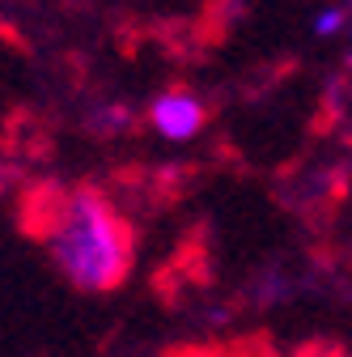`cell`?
Here are the masks:
<instances>
[{
	"label": "cell",
	"instance_id": "1",
	"mask_svg": "<svg viewBox=\"0 0 352 357\" xmlns=\"http://www.w3.org/2000/svg\"><path fill=\"white\" fill-rule=\"evenodd\" d=\"M22 226L47 243L60 273L85 294L119 289L136 259L131 226L98 188L38 183L22 196Z\"/></svg>",
	"mask_w": 352,
	"mask_h": 357
},
{
	"label": "cell",
	"instance_id": "2",
	"mask_svg": "<svg viewBox=\"0 0 352 357\" xmlns=\"http://www.w3.org/2000/svg\"><path fill=\"white\" fill-rule=\"evenodd\" d=\"M204 119H208V111L191 94H183V89H170V94H161L153 102V123L161 128V137H170V141L195 137V132L204 128Z\"/></svg>",
	"mask_w": 352,
	"mask_h": 357
},
{
	"label": "cell",
	"instance_id": "3",
	"mask_svg": "<svg viewBox=\"0 0 352 357\" xmlns=\"http://www.w3.org/2000/svg\"><path fill=\"white\" fill-rule=\"evenodd\" d=\"M339 22H344V13H339V9H331V13H323V17L314 22V30H319V34H331Z\"/></svg>",
	"mask_w": 352,
	"mask_h": 357
}]
</instances>
